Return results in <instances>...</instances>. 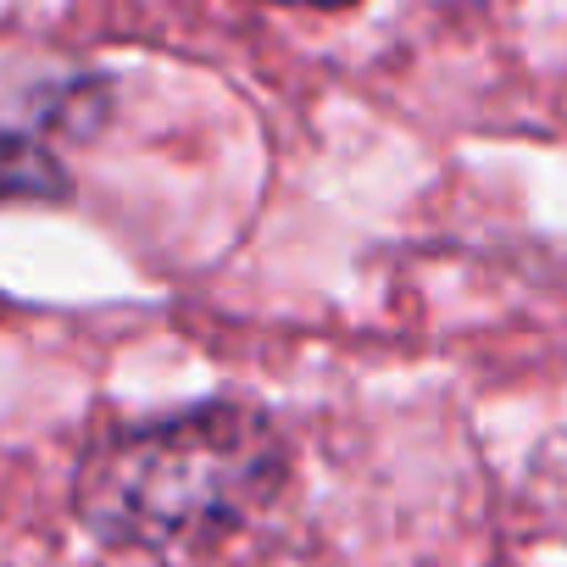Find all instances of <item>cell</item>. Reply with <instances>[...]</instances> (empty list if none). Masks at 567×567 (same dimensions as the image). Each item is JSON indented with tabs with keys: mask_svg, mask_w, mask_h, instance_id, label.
Returning <instances> with one entry per match:
<instances>
[{
	"mask_svg": "<svg viewBox=\"0 0 567 567\" xmlns=\"http://www.w3.org/2000/svg\"><path fill=\"white\" fill-rule=\"evenodd\" d=\"M284 473L290 456L261 412L195 406L95 445L79 467V517L112 545L195 550L267 512Z\"/></svg>",
	"mask_w": 567,
	"mask_h": 567,
	"instance_id": "obj_1",
	"label": "cell"
},
{
	"mask_svg": "<svg viewBox=\"0 0 567 567\" xmlns=\"http://www.w3.org/2000/svg\"><path fill=\"white\" fill-rule=\"evenodd\" d=\"M73 178L68 167L29 134L0 128V206H18V200H68Z\"/></svg>",
	"mask_w": 567,
	"mask_h": 567,
	"instance_id": "obj_2",
	"label": "cell"
},
{
	"mask_svg": "<svg viewBox=\"0 0 567 567\" xmlns=\"http://www.w3.org/2000/svg\"><path fill=\"white\" fill-rule=\"evenodd\" d=\"M278 7H357V0H278Z\"/></svg>",
	"mask_w": 567,
	"mask_h": 567,
	"instance_id": "obj_3",
	"label": "cell"
}]
</instances>
